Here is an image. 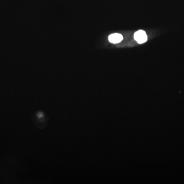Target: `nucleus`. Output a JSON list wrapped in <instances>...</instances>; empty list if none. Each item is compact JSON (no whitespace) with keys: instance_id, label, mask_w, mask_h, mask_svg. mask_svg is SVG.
<instances>
[{"instance_id":"f257e3e1","label":"nucleus","mask_w":184,"mask_h":184,"mask_svg":"<svg viewBox=\"0 0 184 184\" xmlns=\"http://www.w3.org/2000/svg\"><path fill=\"white\" fill-rule=\"evenodd\" d=\"M35 124L38 128H44L47 124L48 121H46V116L43 112H38L34 118Z\"/></svg>"},{"instance_id":"f03ea898","label":"nucleus","mask_w":184,"mask_h":184,"mask_svg":"<svg viewBox=\"0 0 184 184\" xmlns=\"http://www.w3.org/2000/svg\"><path fill=\"white\" fill-rule=\"evenodd\" d=\"M135 40L139 43H144L147 40V36L144 31H138L134 35Z\"/></svg>"},{"instance_id":"7ed1b4c3","label":"nucleus","mask_w":184,"mask_h":184,"mask_svg":"<svg viewBox=\"0 0 184 184\" xmlns=\"http://www.w3.org/2000/svg\"><path fill=\"white\" fill-rule=\"evenodd\" d=\"M123 36L119 33H114L108 36V40L111 43H117L122 40Z\"/></svg>"}]
</instances>
